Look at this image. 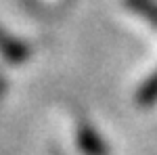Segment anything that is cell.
<instances>
[{
    "label": "cell",
    "instance_id": "4",
    "mask_svg": "<svg viewBox=\"0 0 157 155\" xmlns=\"http://www.w3.org/2000/svg\"><path fill=\"white\" fill-rule=\"evenodd\" d=\"M136 103L143 105V107H149V105L157 103V69L138 86V90H136Z\"/></svg>",
    "mask_w": 157,
    "mask_h": 155
},
{
    "label": "cell",
    "instance_id": "3",
    "mask_svg": "<svg viewBox=\"0 0 157 155\" xmlns=\"http://www.w3.org/2000/svg\"><path fill=\"white\" fill-rule=\"evenodd\" d=\"M128 11H132L136 17L145 19L153 29H157V0H124Z\"/></svg>",
    "mask_w": 157,
    "mask_h": 155
},
{
    "label": "cell",
    "instance_id": "5",
    "mask_svg": "<svg viewBox=\"0 0 157 155\" xmlns=\"http://www.w3.org/2000/svg\"><path fill=\"white\" fill-rule=\"evenodd\" d=\"M4 90H6V80H4V76L0 73V99L4 96Z\"/></svg>",
    "mask_w": 157,
    "mask_h": 155
},
{
    "label": "cell",
    "instance_id": "1",
    "mask_svg": "<svg viewBox=\"0 0 157 155\" xmlns=\"http://www.w3.org/2000/svg\"><path fill=\"white\" fill-rule=\"evenodd\" d=\"M75 141H78V149L82 151V155H109L107 143L101 136V132L90 124V122H78L75 128Z\"/></svg>",
    "mask_w": 157,
    "mask_h": 155
},
{
    "label": "cell",
    "instance_id": "2",
    "mask_svg": "<svg viewBox=\"0 0 157 155\" xmlns=\"http://www.w3.org/2000/svg\"><path fill=\"white\" fill-rule=\"evenodd\" d=\"M0 55H2L4 61H9L13 65H19V63H25V61L29 59L32 48L21 38L13 36L6 29L0 27Z\"/></svg>",
    "mask_w": 157,
    "mask_h": 155
}]
</instances>
